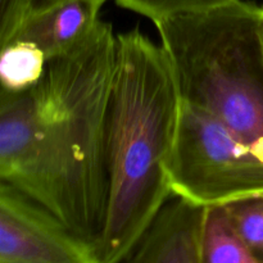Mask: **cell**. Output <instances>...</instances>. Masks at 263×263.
I'll list each match as a JSON object with an SVG mask.
<instances>
[{
	"label": "cell",
	"instance_id": "cell-1",
	"mask_svg": "<svg viewBox=\"0 0 263 263\" xmlns=\"http://www.w3.org/2000/svg\"><path fill=\"white\" fill-rule=\"evenodd\" d=\"M181 97L161 44L117 33L107 133V203L99 263H117L172 197L167 162Z\"/></svg>",
	"mask_w": 263,
	"mask_h": 263
},
{
	"label": "cell",
	"instance_id": "cell-4",
	"mask_svg": "<svg viewBox=\"0 0 263 263\" xmlns=\"http://www.w3.org/2000/svg\"><path fill=\"white\" fill-rule=\"evenodd\" d=\"M167 175L174 197L203 208L263 194V157L228 126L182 100Z\"/></svg>",
	"mask_w": 263,
	"mask_h": 263
},
{
	"label": "cell",
	"instance_id": "cell-15",
	"mask_svg": "<svg viewBox=\"0 0 263 263\" xmlns=\"http://www.w3.org/2000/svg\"><path fill=\"white\" fill-rule=\"evenodd\" d=\"M261 39H262V45H263V17H262V25H261Z\"/></svg>",
	"mask_w": 263,
	"mask_h": 263
},
{
	"label": "cell",
	"instance_id": "cell-12",
	"mask_svg": "<svg viewBox=\"0 0 263 263\" xmlns=\"http://www.w3.org/2000/svg\"><path fill=\"white\" fill-rule=\"evenodd\" d=\"M123 9L131 10L156 23L168 15L212 9L236 0H115Z\"/></svg>",
	"mask_w": 263,
	"mask_h": 263
},
{
	"label": "cell",
	"instance_id": "cell-3",
	"mask_svg": "<svg viewBox=\"0 0 263 263\" xmlns=\"http://www.w3.org/2000/svg\"><path fill=\"white\" fill-rule=\"evenodd\" d=\"M263 7L236 0L156 22L184 103L222 122L263 157Z\"/></svg>",
	"mask_w": 263,
	"mask_h": 263
},
{
	"label": "cell",
	"instance_id": "cell-7",
	"mask_svg": "<svg viewBox=\"0 0 263 263\" xmlns=\"http://www.w3.org/2000/svg\"><path fill=\"white\" fill-rule=\"evenodd\" d=\"M205 210L172 195L117 263H202Z\"/></svg>",
	"mask_w": 263,
	"mask_h": 263
},
{
	"label": "cell",
	"instance_id": "cell-9",
	"mask_svg": "<svg viewBox=\"0 0 263 263\" xmlns=\"http://www.w3.org/2000/svg\"><path fill=\"white\" fill-rule=\"evenodd\" d=\"M200 256L202 263H263L236 235L223 207L205 210Z\"/></svg>",
	"mask_w": 263,
	"mask_h": 263
},
{
	"label": "cell",
	"instance_id": "cell-8",
	"mask_svg": "<svg viewBox=\"0 0 263 263\" xmlns=\"http://www.w3.org/2000/svg\"><path fill=\"white\" fill-rule=\"evenodd\" d=\"M104 0H66L43 12L30 14L15 39L37 45L46 59L71 50L99 23Z\"/></svg>",
	"mask_w": 263,
	"mask_h": 263
},
{
	"label": "cell",
	"instance_id": "cell-10",
	"mask_svg": "<svg viewBox=\"0 0 263 263\" xmlns=\"http://www.w3.org/2000/svg\"><path fill=\"white\" fill-rule=\"evenodd\" d=\"M45 53L33 43L12 40L0 50V86L14 92L27 91L44 77Z\"/></svg>",
	"mask_w": 263,
	"mask_h": 263
},
{
	"label": "cell",
	"instance_id": "cell-2",
	"mask_svg": "<svg viewBox=\"0 0 263 263\" xmlns=\"http://www.w3.org/2000/svg\"><path fill=\"white\" fill-rule=\"evenodd\" d=\"M116 36L100 20L81 43L48 61L33 87L46 208L94 251L107 203Z\"/></svg>",
	"mask_w": 263,
	"mask_h": 263
},
{
	"label": "cell",
	"instance_id": "cell-11",
	"mask_svg": "<svg viewBox=\"0 0 263 263\" xmlns=\"http://www.w3.org/2000/svg\"><path fill=\"white\" fill-rule=\"evenodd\" d=\"M236 235L263 262V194L223 205Z\"/></svg>",
	"mask_w": 263,
	"mask_h": 263
},
{
	"label": "cell",
	"instance_id": "cell-5",
	"mask_svg": "<svg viewBox=\"0 0 263 263\" xmlns=\"http://www.w3.org/2000/svg\"><path fill=\"white\" fill-rule=\"evenodd\" d=\"M0 263H99L48 208L0 181Z\"/></svg>",
	"mask_w": 263,
	"mask_h": 263
},
{
	"label": "cell",
	"instance_id": "cell-14",
	"mask_svg": "<svg viewBox=\"0 0 263 263\" xmlns=\"http://www.w3.org/2000/svg\"><path fill=\"white\" fill-rule=\"evenodd\" d=\"M62 2H66V0H31L30 14L43 12V10L49 9V8L54 7V5L59 4ZM104 2H107V0H104Z\"/></svg>",
	"mask_w": 263,
	"mask_h": 263
},
{
	"label": "cell",
	"instance_id": "cell-13",
	"mask_svg": "<svg viewBox=\"0 0 263 263\" xmlns=\"http://www.w3.org/2000/svg\"><path fill=\"white\" fill-rule=\"evenodd\" d=\"M30 7L31 0H0V50L15 37Z\"/></svg>",
	"mask_w": 263,
	"mask_h": 263
},
{
	"label": "cell",
	"instance_id": "cell-6",
	"mask_svg": "<svg viewBox=\"0 0 263 263\" xmlns=\"http://www.w3.org/2000/svg\"><path fill=\"white\" fill-rule=\"evenodd\" d=\"M0 181L46 208L33 87L14 92L0 86Z\"/></svg>",
	"mask_w": 263,
	"mask_h": 263
}]
</instances>
